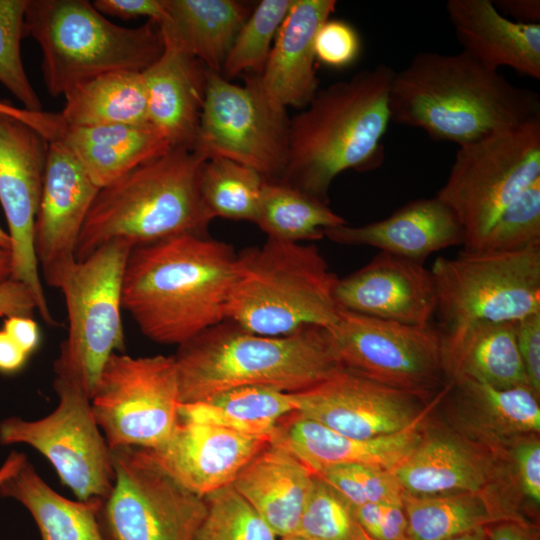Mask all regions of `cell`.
Returning <instances> with one entry per match:
<instances>
[{
  "instance_id": "obj_3",
  "label": "cell",
  "mask_w": 540,
  "mask_h": 540,
  "mask_svg": "<svg viewBox=\"0 0 540 540\" xmlns=\"http://www.w3.org/2000/svg\"><path fill=\"white\" fill-rule=\"evenodd\" d=\"M395 70L364 69L317 92L290 119L287 164L280 182L327 203L334 179L347 170L378 167L389 123V93Z\"/></svg>"
},
{
  "instance_id": "obj_31",
  "label": "cell",
  "mask_w": 540,
  "mask_h": 540,
  "mask_svg": "<svg viewBox=\"0 0 540 540\" xmlns=\"http://www.w3.org/2000/svg\"><path fill=\"white\" fill-rule=\"evenodd\" d=\"M443 347L450 381L464 377L497 388L529 387L513 322L477 323L443 340Z\"/></svg>"
},
{
  "instance_id": "obj_29",
  "label": "cell",
  "mask_w": 540,
  "mask_h": 540,
  "mask_svg": "<svg viewBox=\"0 0 540 540\" xmlns=\"http://www.w3.org/2000/svg\"><path fill=\"white\" fill-rule=\"evenodd\" d=\"M165 5L166 17L159 23L163 36L220 73L250 6L236 0H165Z\"/></svg>"
},
{
  "instance_id": "obj_8",
  "label": "cell",
  "mask_w": 540,
  "mask_h": 540,
  "mask_svg": "<svg viewBox=\"0 0 540 540\" xmlns=\"http://www.w3.org/2000/svg\"><path fill=\"white\" fill-rule=\"evenodd\" d=\"M443 340L482 322H516L540 313V242L515 251H465L430 268Z\"/></svg>"
},
{
  "instance_id": "obj_38",
  "label": "cell",
  "mask_w": 540,
  "mask_h": 540,
  "mask_svg": "<svg viewBox=\"0 0 540 540\" xmlns=\"http://www.w3.org/2000/svg\"><path fill=\"white\" fill-rule=\"evenodd\" d=\"M292 3L293 0H263L251 11L224 61L220 74L225 79L249 70L256 75L262 72Z\"/></svg>"
},
{
  "instance_id": "obj_18",
  "label": "cell",
  "mask_w": 540,
  "mask_h": 540,
  "mask_svg": "<svg viewBox=\"0 0 540 540\" xmlns=\"http://www.w3.org/2000/svg\"><path fill=\"white\" fill-rule=\"evenodd\" d=\"M99 189L60 140L49 142L33 241L49 286L59 288L76 263L77 242Z\"/></svg>"
},
{
  "instance_id": "obj_1",
  "label": "cell",
  "mask_w": 540,
  "mask_h": 540,
  "mask_svg": "<svg viewBox=\"0 0 540 540\" xmlns=\"http://www.w3.org/2000/svg\"><path fill=\"white\" fill-rule=\"evenodd\" d=\"M237 253L206 234L135 246L122 282V309L144 336L181 345L226 320Z\"/></svg>"
},
{
  "instance_id": "obj_5",
  "label": "cell",
  "mask_w": 540,
  "mask_h": 540,
  "mask_svg": "<svg viewBox=\"0 0 540 540\" xmlns=\"http://www.w3.org/2000/svg\"><path fill=\"white\" fill-rule=\"evenodd\" d=\"M204 161L188 148L172 147L100 188L77 242L76 261L113 240L135 247L180 234H206L213 218L199 189Z\"/></svg>"
},
{
  "instance_id": "obj_26",
  "label": "cell",
  "mask_w": 540,
  "mask_h": 540,
  "mask_svg": "<svg viewBox=\"0 0 540 540\" xmlns=\"http://www.w3.org/2000/svg\"><path fill=\"white\" fill-rule=\"evenodd\" d=\"M412 495L482 493L494 474L493 463L479 447L448 431L422 432L410 454L392 471Z\"/></svg>"
},
{
  "instance_id": "obj_9",
  "label": "cell",
  "mask_w": 540,
  "mask_h": 540,
  "mask_svg": "<svg viewBox=\"0 0 540 540\" xmlns=\"http://www.w3.org/2000/svg\"><path fill=\"white\" fill-rule=\"evenodd\" d=\"M540 180V118L460 146L437 193L463 230V250H480L502 211Z\"/></svg>"
},
{
  "instance_id": "obj_42",
  "label": "cell",
  "mask_w": 540,
  "mask_h": 540,
  "mask_svg": "<svg viewBox=\"0 0 540 540\" xmlns=\"http://www.w3.org/2000/svg\"><path fill=\"white\" fill-rule=\"evenodd\" d=\"M540 242V180L497 217L480 250L515 251ZM478 250V251H480Z\"/></svg>"
},
{
  "instance_id": "obj_55",
  "label": "cell",
  "mask_w": 540,
  "mask_h": 540,
  "mask_svg": "<svg viewBox=\"0 0 540 540\" xmlns=\"http://www.w3.org/2000/svg\"><path fill=\"white\" fill-rule=\"evenodd\" d=\"M11 270L10 251L0 246V285L11 278Z\"/></svg>"
},
{
  "instance_id": "obj_35",
  "label": "cell",
  "mask_w": 540,
  "mask_h": 540,
  "mask_svg": "<svg viewBox=\"0 0 540 540\" xmlns=\"http://www.w3.org/2000/svg\"><path fill=\"white\" fill-rule=\"evenodd\" d=\"M254 223L267 238L294 243L319 240L327 229L347 224L327 203L280 181L265 182Z\"/></svg>"
},
{
  "instance_id": "obj_51",
  "label": "cell",
  "mask_w": 540,
  "mask_h": 540,
  "mask_svg": "<svg viewBox=\"0 0 540 540\" xmlns=\"http://www.w3.org/2000/svg\"><path fill=\"white\" fill-rule=\"evenodd\" d=\"M28 355L40 343V332L32 317L11 316L5 318L2 328Z\"/></svg>"
},
{
  "instance_id": "obj_27",
  "label": "cell",
  "mask_w": 540,
  "mask_h": 540,
  "mask_svg": "<svg viewBox=\"0 0 540 540\" xmlns=\"http://www.w3.org/2000/svg\"><path fill=\"white\" fill-rule=\"evenodd\" d=\"M314 478L293 453L270 441L231 485L280 538L296 534Z\"/></svg>"
},
{
  "instance_id": "obj_16",
  "label": "cell",
  "mask_w": 540,
  "mask_h": 540,
  "mask_svg": "<svg viewBox=\"0 0 540 540\" xmlns=\"http://www.w3.org/2000/svg\"><path fill=\"white\" fill-rule=\"evenodd\" d=\"M49 141L25 122L0 113V203L10 237L11 279L32 292L37 311L55 325L34 252V226L41 199Z\"/></svg>"
},
{
  "instance_id": "obj_39",
  "label": "cell",
  "mask_w": 540,
  "mask_h": 540,
  "mask_svg": "<svg viewBox=\"0 0 540 540\" xmlns=\"http://www.w3.org/2000/svg\"><path fill=\"white\" fill-rule=\"evenodd\" d=\"M206 514L194 540H276L277 535L233 488L205 497Z\"/></svg>"
},
{
  "instance_id": "obj_45",
  "label": "cell",
  "mask_w": 540,
  "mask_h": 540,
  "mask_svg": "<svg viewBox=\"0 0 540 540\" xmlns=\"http://www.w3.org/2000/svg\"><path fill=\"white\" fill-rule=\"evenodd\" d=\"M518 351L520 353L528 385L540 395V313L514 322Z\"/></svg>"
},
{
  "instance_id": "obj_46",
  "label": "cell",
  "mask_w": 540,
  "mask_h": 540,
  "mask_svg": "<svg viewBox=\"0 0 540 540\" xmlns=\"http://www.w3.org/2000/svg\"><path fill=\"white\" fill-rule=\"evenodd\" d=\"M367 503L402 505L404 491L389 470L364 465H349Z\"/></svg>"
},
{
  "instance_id": "obj_22",
  "label": "cell",
  "mask_w": 540,
  "mask_h": 540,
  "mask_svg": "<svg viewBox=\"0 0 540 540\" xmlns=\"http://www.w3.org/2000/svg\"><path fill=\"white\" fill-rule=\"evenodd\" d=\"M335 243L370 246L380 252L424 263L431 254L463 245V230L452 210L437 196L412 200L390 216L361 226L329 228Z\"/></svg>"
},
{
  "instance_id": "obj_37",
  "label": "cell",
  "mask_w": 540,
  "mask_h": 540,
  "mask_svg": "<svg viewBox=\"0 0 540 540\" xmlns=\"http://www.w3.org/2000/svg\"><path fill=\"white\" fill-rule=\"evenodd\" d=\"M265 182L255 170L225 158L205 160L199 174L202 202L213 219L254 223Z\"/></svg>"
},
{
  "instance_id": "obj_44",
  "label": "cell",
  "mask_w": 540,
  "mask_h": 540,
  "mask_svg": "<svg viewBox=\"0 0 540 540\" xmlns=\"http://www.w3.org/2000/svg\"><path fill=\"white\" fill-rule=\"evenodd\" d=\"M355 513L373 540H410L402 505L366 503L355 508Z\"/></svg>"
},
{
  "instance_id": "obj_50",
  "label": "cell",
  "mask_w": 540,
  "mask_h": 540,
  "mask_svg": "<svg viewBox=\"0 0 540 540\" xmlns=\"http://www.w3.org/2000/svg\"><path fill=\"white\" fill-rule=\"evenodd\" d=\"M34 310L35 299L23 283L8 279L0 285V317H32Z\"/></svg>"
},
{
  "instance_id": "obj_24",
  "label": "cell",
  "mask_w": 540,
  "mask_h": 540,
  "mask_svg": "<svg viewBox=\"0 0 540 540\" xmlns=\"http://www.w3.org/2000/svg\"><path fill=\"white\" fill-rule=\"evenodd\" d=\"M418 426L391 435L356 439L293 413L271 435L314 474L340 465H364L392 471L421 438Z\"/></svg>"
},
{
  "instance_id": "obj_54",
  "label": "cell",
  "mask_w": 540,
  "mask_h": 540,
  "mask_svg": "<svg viewBox=\"0 0 540 540\" xmlns=\"http://www.w3.org/2000/svg\"><path fill=\"white\" fill-rule=\"evenodd\" d=\"M499 12L512 15L518 22L539 23V0H500L493 2Z\"/></svg>"
},
{
  "instance_id": "obj_43",
  "label": "cell",
  "mask_w": 540,
  "mask_h": 540,
  "mask_svg": "<svg viewBox=\"0 0 540 540\" xmlns=\"http://www.w3.org/2000/svg\"><path fill=\"white\" fill-rule=\"evenodd\" d=\"M360 48L357 31L340 19H327L318 29L314 40L316 60L332 68H344L352 64Z\"/></svg>"
},
{
  "instance_id": "obj_33",
  "label": "cell",
  "mask_w": 540,
  "mask_h": 540,
  "mask_svg": "<svg viewBox=\"0 0 540 540\" xmlns=\"http://www.w3.org/2000/svg\"><path fill=\"white\" fill-rule=\"evenodd\" d=\"M295 411L291 393L265 386H243L205 400L181 403L179 417L271 439L277 425Z\"/></svg>"
},
{
  "instance_id": "obj_57",
  "label": "cell",
  "mask_w": 540,
  "mask_h": 540,
  "mask_svg": "<svg viewBox=\"0 0 540 540\" xmlns=\"http://www.w3.org/2000/svg\"><path fill=\"white\" fill-rule=\"evenodd\" d=\"M17 465L18 458L15 455L10 454L0 468V480L11 474L16 469Z\"/></svg>"
},
{
  "instance_id": "obj_13",
  "label": "cell",
  "mask_w": 540,
  "mask_h": 540,
  "mask_svg": "<svg viewBox=\"0 0 540 540\" xmlns=\"http://www.w3.org/2000/svg\"><path fill=\"white\" fill-rule=\"evenodd\" d=\"M55 374L53 385L59 399L56 409L35 421L4 419L0 423V443H22L36 449L78 500H104L115 479L111 449L82 385L67 375Z\"/></svg>"
},
{
  "instance_id": "obj_23",
  "label": "cell",
  "mask_w": 540,
  "mask_h": 540,
  "mask_svg": "<svg viewBox=\"0 0 540 540\" xmlns=\"http://www.w3.org/2000/svg\"><path fill=\"white\" fill-rule=\"evenodd\" d=\"M163 39V52L142 71L148 121L171 147L190 149L204 102L207 69L175 41Z\"/></svg>"
},
{
  "instance_id": "obj_6",
  "label": "cell",
  "mask_w": 540,
  "mask_h": 540,
  "mask_svg": "<svg viewBox=\"0 0 540 540\" xmlns=\"http://www.w3.org/2000/svg\"><path fill=\"white\" fill-rule=\"evenodd\" d=\"M337 280L316 246L267 238L237 253L226 320L265 336L330 328L340 311Z\"/></svg>"
},
{
  "instance_id": "obj_53",
  "label": "cell",
  "mask_w": 540,
  "mask_h": 540,
  "mask_svg": "<svg viewBox=\"0 0 540 540\" xmlns=\"http://www.w3.org/2000/svg\"><path fill=\"white\" fill-rule=\"evenodd\" d=\"M29 355L3 330L0 329V372L20 370Z\"/></svg>"
},
{
  "instance_id": "obj_52",
  "label": "cell",
  "mask_w": 540,
  "mask_h": 540,
  "mask_svg": "<svg viewBox=\"0 0 540 540\" xmlns=\"http://www.w3.org/2000/svg\"><path fill=\"white\" fill-rule=\"evenodd\" d=\"M488 540H537L535 531L524 521H500L486 527Z\"/></svg>"
},
{
  "instance_id": "obj_15",
  "label": "cell",
  "mask_w": 540,
  "mask_h": 540,
  "mask_svg": "<svg viewBox=\"0 0 540 540\" xmlns=\"http://www.w3.org/2000/svg\"><path fill=\"white\" fill-rule=\"evenodd\" d=\"M345 369L425 397L446 377L443 337L432 323L409 325L340 309L328 328Z\"/></svg>"
},
{
  "instance_id": "obj_36",
  "label": "cell",
  "mask_w": 540,
  "mask_h": 540,
  "mask_svg": "<svg viewBox=\"0 0 540 540\" xmlns=\"http://www.w3.org/2000/svg\"><path fill=\"white\" fill-rule=\"evenodd\" d=\"M451 383L463 406L493 436L518 438L539 432V397L530 387L497 388L464 377Z\"/></svg>"
},
{
  "instance_id": "obj_47",
  "label": "cell",
  "mask_w": 540,
  "mask_h": 540,
  "mask_svg": "<svg viewBox=\"0 0 540 540\" xmlns=\"http://www.w3.org/2000/svg\"><path fill=\"white\" fill-rule=\"evenodd\" d=\"M522 439L513 448V460L519 486L527 498L540 502V442L538 438Z\"/></svg>"
},
{
  "instance_id": "obj_48",
  "label": "cell",
  "mask_w": 540,
  "mask_h": 540,
  "mask_svg": "<svg viewBox=\"0 0 540 540\" xmlns=\"http://www.w3.org/2000/svg\"><path fill=\"white\" fill-rule=\"evenodd\" d=\"M92 4L104 16L124 20L147 17L159 24L166 17L165 0H95Z\"/></svg>"
},
{
  "instance_id": "obj_2",
  "label": "cell",
  "mask_w": 540,
  "mask_h": 540,
  "mask_svg": "<svg viewBox=\"0 0 540 540\" xmlns=\"http://www.w3.org/2000/svg\"><path fill=\"white\" fill-rule=\"evenodd\" d=\"M389 110L391 122L460 147L540 118V98L464 50L421 52L395 71Z\"/></svg>"
},
{
  "instance_id": "obj_4",
  "label": "cell",
  "mask_w": 540,
  "mask_h": 540,
  "mask_svg": "<svg viewBox=\"0 0 540 540\" xmlns=\"http://www.w3.org/2000/svg\"><path fill=\"white\" fill-rule=\"evenodd\" d=\"M174 358L181 403L243 386L296 393L344 368L328 328L310 326L286 336H265L228 320L179 345Z\"/></svg>"
},
{
  "instance_id": "obj_34",
  "label": "cell",
  "mask_w": 540,
  "mask_h": 540,
  "mask_svg": "<svg viewBox=\"0 0 540 540\" xmlns=\"http://www.w3.org/2000/svg\"><path fill=\"white\" fill-rule=\"evenodd\" d=\"M402 507L410 540H448L492 523L507 521L502 509L482 493L423 496L404 492Z\"/></svg>"
},
{
  "instance_id": "obj_28",
  "label": "cell",
  "mask_w": 540,
  "mask_h": 540,
  "mask_svg": "<svg viewBox=\"0 0 540 540\" xmlns=\"http://www.w3.org/2000/svg\"><path fill=\"white\" fill-rule=\"evenodd\" d=\"M59 140L99 188L172 148L150 124L66 125Z\"/></svg>"
},
{
  "instance_id": "obj_12",
  "label": "cell",
  "mask_w": 540,
  "mask_h": 540,
  "mask_svg": "<svg viewBox=\"0 0 540 540\" xmlns=\"http://www.w3.org/2000/svg\"><path fill=\"white\" fill-rule=\"evenodd\" d=\"M109 448H154L171 435L180 396L173 356L113 353L90 398Z\"/></svg>"
},
{
  "instance_id": "obj_41",
  "label": "cell",
  "mask_w": 540,
  "mask_h": 540,
  "mask_svg": "<svg viewBox=\"0 0 540 540\" xmlns=\"http://www.w3.org/2000/svg\"><path fill=\"white\" fill-rule=\"evenodd\" d=\"M28 0H0V83L23 105L40 112L41 101L26 74L21 41L26 36L25 12Z\"/></svg>"
},
{
  "instance_id": "obj_59",
  "label": "cell",
  "mask_w": 540,
  "mask_h": 540,
  "mask_svg": "<svg viewBox=\"0 0 540 540\" xmlns=\"http://www.w3.org/2000/svg\"><path fill=\"white\" fill-rule=\"evenodd\" d=\"M279 540H313L302 535L292 534L284 537H280Z\"/></svg>"
},
{
  "instance_id": "obj_20",
  "label": "cell",
  "mask_w": 540,
  "mask_h": 540,
  "mask_svg": "<svg viewBox=\"0 0 540 540\" xmlns=\"http://www.w3.org/2000/svg\"><path fill=\"white\" fill-rule=\"evenodd\" d=\"M334 296L340 309L417 326L432 323L437 306L430 269L422 262L384 252L338 278Z\"/></svg>"
},
{
  "instance_id": "obj_21",
  "label": "cell",
  "mask_w": 540,
  "mask_h": 540,
  "mask_svg": "<svg viewBox=\"0 0 540 540\" xmlns=\"http://www.w3.org/2000/svg\"><path fill=\"white\" fill-rule=\"evenodd\" d=\"M336 5L335 0H293L262 72L255 75L273 106L304 109L319 91L314 40Z\"/></svg>"
},
{
  "instance_id": "obj_11",
  "label": "cell",
  "mask_w": 540,
  "mask_h": 540,
  "mask_svg": "<svg viewBox=\"0 0 540 540\" xmlns=\"http://www.w3.org/2000/svg\"><path fill=\"white\" fill-rule=\"evenodd\" d=\"M290 119L261 93L256 77L244 85L207 70L198 128L190 150L203 160L225 158L280 181L289 150Z\"/></svg>"
},
{
  "instance_id": "obj_40",
  "label": "cell",
  "mask_w": 540,
  "mask_h": 540,
  "mask_svg": "<svg viewBox=\"0 0 540 540\" xmlns=\"http://www.w3.org/2000/svg\"><path fill=\"white\" fill-rule=\"evenodd\" d=\"M296 534L313 540H373L360 525L355 507L317 475Z\"/></svg>"
},
{
  "instance_id": "obj_7",
  "label": "cell",
  "mask_w": 540,
  "mask_h": 540,
  "mask_svg": "<svg viewBox=\"0 0 540 540\" xmlns=\"http://www.w3.org/2000/svg\"><path fill=\"white\" fill-rule=\"evenodd\" d=\"M25 27L41 48L43 79L54 97L104 73L142 72L164 49L157 22L119 26L87 0H28Z\"/></svg>"
},
{
  "instance_id": "obj_58",
  "label": "cell",
  "mask_w": 540,
  "mask_h": 540,
  "mask_svg": "<svg viewBox=\"0 0 540 540\" xmlns=\"http://www.w3.org/2000/svg\"><path fill=\"white\" fill-rule=\"evenodd\" d=\"M10 244L8 232L0 226V246L10 251Z\"/></svg>"
},
{
  "instance_id": "obj_25",
  "label": "cell",
  "mask_w": 540,
  "mask_h": 540,
  "mask_svg": "<svg viewBox=\"0 0 540 540\" xmlns=\"http://www.w3.org/2000/svg\"><path fill=\"white\" fill-rule=\"evenodd\" d=\"M446 12L463 50L484 64L540 78V24L505 17L490 0H449Z\"/></svg>"
},
{
  "instance_id": "obj_32",
  "label": "cell",
  "mask_w": 540,
  "mask_h": 540,
  "mask_svg": "<svg viewBox=\"0 0 540 540\" xmlns=\"http://www.w3.org/2000/svg\"><path fill=\"white\" fill-rule=\"evenodd\" d=\"M63 96L60 115L67 126L149 124L142 72L104 73L71 87Z\"/></svg>"
},
{
  "instance_id": "obj_14",
  "label": "cell",
  "mask_w": 540,
  "mask_h": 540,
  "mask_svg": "<svg viewBox=\"0 0 540 540\" xmlns=\"http://www.w3.org/2000/svg\"><path fill=\"white\" fill-rule=\"evenodd\" d=\"M111 454L114 484L99 513L106 540H194L205 498L178 484L142 448Z\"/></svg>"
},
{
  "instance_id": "obj_17",
  "label": "cell",
  "mask_w": 540,
  "mask_h": 540,
  "mask_svg": "<svg viewBox=\"0 0 540 540\" xmlns=\"http://www.w3.org/2000/svg\"><path fill=\"white\" fill-rule=\"evenodd\" d=\"M294 412L342 435L371 439L418 426L423 396L343 368L306 390L291 393Z\"/></svg>"
},
{
  "instance_id": "obj_10",
  "label": "cell",
  "mask_w": 540,
  "mask_h": 540,
  "mask_svg": "<svg viewBox=\"0 0 540 540\" xmlns=\"http://www.w3.org/2000/svg\"><path fill=\"white\" fill-rule=\"evenodd\" d=\"M126 241L113 240L76 261L62 279L68 336L54 372L77 380L91 398L100 373L113 353H123L122 282L129 253Z\"/></svg>"
},
{
  "instance_id": "obj_56",
  "label": "cell",
  "mask_w": 540,
  "mask_h": 540,
  "mask_svg": "<svg viewBox=\"0 0 540 540\" xmlns=\"http://www.w3.org/2000/svg\"><path fill=\"white\" fill-rule=\"evenodd\" d=\"M448 540H488L486 527H480Z\"/></svg>"
},
{
  "instance_id": "obj_30",
  "label": "cell",
  "mask_w": 540,
  "mask_h": 540,
  "mask_svg": "<svg viewBox=\"0 0 540 540\" xmlns=\"http://www.w3.org/2000/svg\"><path fill=\"white\" fill-rule=\"evenodd\" d=\"M0 495L27 508L42 540H106L99 521L103 500H70L60 495L27 458L0 480Z\"/></svg>"
},
{
  "instance_id": "obj_19",
  "label": "cell",
  "mask_w": 540,
  "mask_h": 540,
  "mask_svg": "<svg viewBox=\"0 0 540 540\" xmlns=\"http://www.w3.org/2000/svg\"><path fill=\"white\" fill-rule=\"evenodd\" d=\"M270 438L179 417L171 435L146 454L178 484L205 498L229 486Z\"/></svg>"
},
{
  "instance_id": "obj_49",
  "label": "cell",
  "mask_w": 540,
  "mask_h": 540,
  "mask_svg": "<svg viewBox=\"0 0 540 540\" xmlns=\"http://www.w3.org/2000/svg\"><path fill=\"white\" fill-rule=\"evenodd\" d=\"M0 113L11 115L43 135L49 142L59 140L66 124L60 113L33 112L14 106L8 101L0 100Z\"/></svg>"
}]
</instances>
